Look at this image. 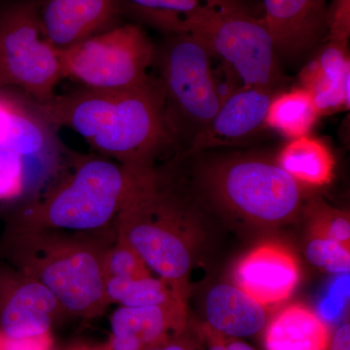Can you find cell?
I'll list each match as a JSON object with an SVG mask.
<instances>
[{"label": "cell", "mask_w": 350, "mask_h": 350, "mask_svg": "<svg viewBox=\"0 0 350 350\" xmlns=\"http://www.w3.org/2000/svg\"><path fill=\"white\" fill-rule=\"evenodd\" d=\"M66 314L56 296L42 283L9 265L0 266V334L4 338L49 334Z\"/></svg>", "instance_id": "cell-10"}, {"label": "cell", "mask_w": 350, "mask_h": 350, "mask_svg": "<svg viewBox=\"0 0 350 350\" xmlns=\"http://www.w3.org/2000/svg\"><path fill=\"white\" fill-rule=\"evenodd\" d=\"M68 350H108L107 345H98V347H92V345H75Z\"/></svg>", "instance_id": "cell-33"}, {"label": "cell", "mask_w": 350, "mask_h": 350, "mask_svg": "<svg viewBox=\"0 0 350 350\" xmlns=\"http://www.w3.org/2000/svg\"><path fill=\"white\" fill-rule=\"evenodd\" d=\"M209 328L225 337H252L268 323L267 308L234 284L220 283L209 290L204 303Z\"/></svg>", "instance_id": "cell-17"}, {"label": "cell", "mask_w": 350, "mask_h": 350, "mask_svg": "<svg viewBox=\"0 0 350 350\" xmlns=\"http://www.w3.org/2000/svg\"><path fill=\"white\" fill-rule=\"evenodd\" d=\"M114 227L94 232L5 227L0 258L42 283L66 314L93 319L109 306L103 261Z\"/></svg>", "instance_id": "cell-2"}, {"label": "cell", "mask_w": 350, "mask_h": 350, "mask_svg": "<svg viewBox=\"0 0 350 350\" xmlns=\"http://www.w3.org/2000/svg\"><path fill=\"white\" fill-rule=\"evenodd\" d=\"M103 273L105 280H135L152 275L150 269L137 251L117 232L105 252Z\"/></svg>", "instance_id": "cell-24"}, {"label": "cell", "mask_w": 350, "mask_h": 350, "mask_svg": "<svg viewBox=\"0 0 350 350\" xmlns=\"http://www.w3.org/2000/svg\"><path fill=\"white\" fill-rule=\"evenodd\" d=\"M156 51L163 119L172 146L187 152L218 111L219 94L211 68L213 56L200 39L167 34Z\"/></svg>", "instance_id": "cell-5"}, {"label": "cell", "mask_w": 350, "mask_h": 350, "mask_svg": "<svg viewBox=\"0 0 350 350\" xmlns=\"http://www.w3.org/2000/svg\"><path fill=\"white\" fill-rule=\"evenodd\" d=\"M278 59L296 63L327 38V0H262Z\"/></svg>", "instance_id": "cell-11"}, {"label": "cell", "mask_w": 350, "mask_h": 350, "mask_svg": "<svg viewBox=\"0 0 350 350\" xmlns=\"http://www.w3.org/2000/svg\"><path fill=\"white\" fill-rule=\"evenodd\" d=\"M319 117L310 94L299 87L273 96L265 125L294 139L310 135Z\"/></svg>", "instance_id": "cell-21"}, {"label": "cell", "mask_w": 350, "mask_h": 350, "mask_svg": "<svg viewBox=\"0 0 350 350\" xmlns=\"http://www.w3.org/2000/svg\"><path fill=\"white\" fill-rule=\"evenodd\" d=\"M39 2H0V90L19 88L36 103L51 100L64 78L57 49L41 31Z\"/></svg>", "instance_id": "cell-9"}, {"label": "cell", "mask_w": 350, "mask_h": 350, "mask_svg": "<svg viewBox=\"0 0 350 350\" xmlns=\"http://www.w3.org/2000/svg\"><path fill=\"white\" fill-rule=\"evenodd\" d=\"M54 145L49 124L22 101L0 90V149L22 157H40Z\"/></svg>", "instance_id": "cell-19"}, {"label": "cell", "mask_w": 350, "mask_h": 350, "mask_svg": "<svg viewBox=\"0 0 350 350\" xmlns=\"http://www.w3.org/2000/svg\"><path fill=\"white\" fill-rule=\"evenodd\" d=\"M118 0H43L39 23L43 38L57 50L66 49L117 25Z\"/></svg>", "instance_id": "cell-14"}, {"label": "cell", "mask_w": 350, "mask_h": 350, "mask_svg": "<svg viewBox=\"0 0 350 350\" xmlns=\"http://www.w3.org/2000/svg\"><path fill=\"white\" fill-rule=\"evenodd\" d=\"M189 325L187 303L120 306L110 319L108 350H147L180 335Z\"/></svg>", "instance_id": "cell-15"}, {"label": "cell", "mask_w": 350, "mask_h": 350, "mask_svg": "<svg viewBox=\"0 0 350 350\" xmlns=\"http://www.w3.org/2000/svg\"><path fill=\"white\" fill-rule=\"evenodd\" d=\"M276 93L265 88L243 86L228 94L206 130L186 153L228 148L251 139L266 126L267 111Z\"/></svg>", "instance_id": "cell-13"}, {"label": "cell", "mask_w": 350, "mask_h": 350, "mask_svg": "<svg viewBox=\"0 0 350 350\" xmlns=\"http://www.w3.org/2000/svg\"><path fill=\"white\" fill-rule=\"evenodd\" d=\"M226 342L229 350H256L239 338L226 337Z\"/></svg>", "instance_id": "cell-32"}, {"label": "cell", "mask_w": 350, "mask_h": 350, "mask_svg": "<svg viewBox=\"0 0 350 350\" xmlns=\"http://www.w3.org/2000/svg\"><path fill=\"white\" fill-rule=\"evenodd\" d=\"M0 350H55L54 340L51 333L23 338H7L2 336Z\"/></svg>", "instance_id": "cell-29"}, {"label": "cell", "mask_w": 350, "mask_h": 350, "mask_svg": "<svg viewBox=\"0 0 350 350\" xmlns=\"http://www.w3.org/2000/svg\"><path fill=\"white\" fill-rule=\"evenodd\" d=\"M149 170L103 156L80 157L42 196L13 211L5 227L76 232L109 229Z\"/></svg>", "instance_id": "cell-3"}, {"label": "cell", "mask_w": 350, "mask_h": 350, "mask_svg": "<svg viewBox=\"0 0 350 350\" xmlns=\"http://www.w3.org/2000/svg\"><path fill=\"white\" fill-rule=\"evenodd\" d=\"M275 162L301 187H323L334 178L333 154L322 140L310 135L290 139Z\"/></svg>", "instance_id": "cell-20"}, {"label": "cell", "mask_w": 350, "mask_h": 350, "mask_svg": "<svg viewBox=\"0 0 350 350\" xmlns=\"http://www.w3.org/2000/svg\"><path fill=\"white\" fill-rule=\"evenodd\" d=\"M312 217L310 238L332 239L350 248L349 213L320 204L314 206Z\"/></svg>", "instance_id": "cell-26"}, {"label": "cell", "mask_w": 350, "mask_h": 350, "mask_svg": "<svg viewBox=\"0 0 350 350\" xmlns=\"http://www.w3.org/2000/svg\"><path fill=\"white\" fill-rule=\"evenodd\" d=\"M328 350H350L349 322H345L332 334Z\"/></svg>", "instance_id": "cell-31"}, {"label": "cell", "mask_w": 350, "mask_h": 350, "mask_svg": "<svg viewBox=\"0 0 350 350\" xmlns=\"http://www.w3.org/2000/svg\"><path fill=\"white\" fill-rule=\"evenodd\" d=\"M33 105L49 125L70 129L101 156L131 169H154L172 147L154 79L131 89L83 87Z\"/></svg>", "instance_id": "cell-1"}, {"label": "cell", "mask_w": 350, "mask_h": 350, "mask_svg": "<svg viewBox=\"0 0 350 350\" xmlns=\"http://www.w3.org/2000/svg\"><path fill=\"white\" fill-rule=\"evenodd\" d=\"M64 78L84 87L120 90L145 86L156 49L139 25H117L66 49L57 50Z\"/></svg>", "instance_id": "cell-8"}, {"label": "cell", "mask_w": 350, "mask_h": 350, "mask_svg": "<svg viewBox=\"0 0 350 350\" xmlns=\"http://www.w3.org/2000/svg\"><path fill=\"white\" fill-rule=\"evenodd\" d=\"M306 257L317 269L330 275H349L350 248L332 239L310 238Z\"/></svg>", "instance_id": "cell-25"}, {"label": "cell", "mask_w": 350, "mask_h": 350, "mask_svg": "<svg viewBox=\"0 0 350 350\" xmlns=\"http://www.w3.org/2000/svg\"><path fill=\"white\" fill-rule=\"evenodd\" d=\"M200 185L219 204L260 225L294 217L303 202L301 187L278 163L241 155L211 161L202 167Z\"/></svg>", "instance_id": "cell-6"}, {"label": "cell", "mask_w": 350, "mask_h": 350, "mask_svg": "<svg viewBox=\"0 0 350 350\" xmlns=\"http://www.w3.org/2000/svg\"><path fill=\"white\" fill-rule=\"evenodd\" d=\"M236 0H118L121 15L172 33L182 19L204 5L225 6Z\"/></svg>", "instance_id": "cell-22"}, {"label": "cell", "mask_w": 350, "mask_h": 350, "mask_svg": "<svg viewBox=\"0 0 350 350\" xmlns=\"http://www.w3.org/2000/svg\"><path fill=\"white\" fill-rule=\"evenodd\" d=\"M1 344H2V336H1V334H0V349H1Z\"/></svg>", "instance_id": "cell-34"}, {"label": "cell", "mask_w": 350, "mask_h": 350, "mask_svg": "<svg viewBox=\"0 0 350 350\" xmlns=\"http://www.w3.org/2000/svg\"><path fill=\"white\" fill-rule=\"evenodd\" d=\"M176 33L200 39L211 56L222 59L238 75L243 86L278 92L284 84L280 61L266 25L237 1L225 6L200 7L175 25L170 34Z\"/></svg>", "instance_id": "cell-7"}, {"label": "cell", "mask_w": 350, "mask_h": 350, "mask_svg": "<svg viewBox=\"0 0 350 350\" xmlns=\"http://www.w3.org/2000/svg\"><path fill=\"white\" fill-rule=\"evenodd\" d=\"M300 278L296 255L278 241L258 244L234 269V284L266 308L287 301Z\"/></svg>", "instance_id": "cell-12"}, {"label": "cell", "mask_w": 350, "mask_h": 350, "mask_svg": "<svg viewBox=\"0 0 350 350\" xmlns=\"http://www.w3.org/2000/svg\"><path fill=\"white\" fill-rule=\"evenodd\" d=\"M105 291L110 303L123 306H145L182 301L187 303V297L176 291L160 278H135V280H105Z\"/></svg>", "instance_id": "cell-23"}, {"label": "cell", "mask_w": 350, "mask_h": 350, "mask_svg": "<svg viewBox=\"0 0 350 350\" xmlns=\"http://www.w3.org/2000/svg\"><path fill=\"white\" fill-rule=\"evenodd\" d=\"M25 188V165L22 157L0 149V200L22 194Z\"/></svg>", "instance_id": "cell-27"}, {"label": "cell", "mask_w": 350, "mask_h": 350, "mask_svg": "<svg viewBox=\"0 0 350 350\" xmlns=\"http://www.w3.org/2000/svg\"><path fill=\"white\" fill-rule=\"evenodd\" d=\"M350 36V0H332L327 8L326 40L349 42Z\"/></svg>", "instance_id": "cell-28"}, {"label": "cell", "mask_w": 350, "mask_h": 350, "mask_svg": "<svg viewBox=\"0 0 350 350\" xmlns=\"http://www.w3.org/2000/svg\"><path fill=\"white\" fill-rule=\"evenodd\" d=\"M264 330L266 350H328L332 335L325 320L301 303L284 306Z\"/></svg>", "instance_id": "cell-18"}, {"label": "cell", "mask_w": 350, "mask_h": 350, "mask_svg": "<svg viewBox=\"0 0 350 350\" xmlns=\"http://www.w3.org/2000/svg\"><path fill=\"white\" fill-rule=\"evenodd\" d=\"M300 87L312 96L319 116L349 110L350 59L347 44L325 40L301 69Z\"/></svg>", "instance_id": "cell-16"}, {"label": "cell", "mask_w": 350, "mask_h": 350, "mask_svg": "<svg viewBox=\"0 0 350 350\" xmlns=\"http://www.w3.org/2000/svg\"><path fill=\"white\" fill-rule=\"evenodd\" d=\"M147 350H206L204 349V342H202V337L199 329L198 333L191 334L189 330V325L187 329L172 340L167 342H163V344L157 345V347H152Z\"/></svg>", "instance_id": "cell-30"}, {"label": "cell", "mask_w": 350, "mask_h": 350, "mask_svg": "<svg viewBox=\"0 0 350 350\" xmlns=\"http://www.w3.org/2000/svg\"><path fill=\"white\" fill-rule=\"evenodd\" d=\"M178 198L156 174L145 175L115 221L117 234L151 271L187 297L196 236Z\"/></svg>", "instance_id": "cell-4"}]
</instances>
